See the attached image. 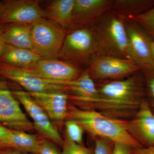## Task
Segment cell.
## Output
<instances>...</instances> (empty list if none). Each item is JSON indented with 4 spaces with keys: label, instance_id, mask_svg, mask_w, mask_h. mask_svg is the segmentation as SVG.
Returning a JSON list of instances; mask_svg holds the SVG:
<instances>
[{
    "label": "cell",
    "instance_id": "obj_1",
    "mask_svg": "<svg viewBox=\"0 0 154 154\" xmlns=\"http://www.w3.org/2000/svg\"><path fill=\"white\" fill-rule=\"evenodd\" d=\"M97 98L83 102L78 107L94 110L119 120L132 119L144 98L143 75L139 72L123 79L96 84Z\"/></svg>",
    "mask_w": 154,
    "mask_h": 154
},
{
    "label": "cell",
    "instance_id": "obj_2",
    "mask_svg": "<svg viewBox=\"0 0 154 154\" xmlns=\"http://www.w3.org/2000/svg\"><path fill=\"white\" fill-rule=\"evenodd\" d=\"M67 119L76 122L93 137L105 139L132 148L143 147L128 131V121L112 118L95 110L81 109L70 103Z\"/></svg>",
    "mask_w": 154,
    "mask_h": 154
},
{
    "label": "cell",
    "instance_id": "obj_3",
    "mask_svg": "<svg viewBox=\"0 0 154 154\" xmlns=\"http://www.w3.org/2000/svg\"><path fill=\"white\" fill-rule=\"evenodd\" d=\"M92 26L98 45V56L113 57L132 60L123 18L108 11Z\"/></svg>",
    "mask_w": 154,
    "mask_h": 154
},
{
    "label": "cell",
    "instance_id": "obj_4",
    "mask_svg": "<svg viewBox=\"0 0 154 154\" xmlns=\"http://www.w3.org/2000/svg\"><path fill=\"white\" fill-rule=\"evenodd\" d=\"M98 57L96 35L93 26L90 25L67 31L57 59L88 67Z\"/></svg>",
    "mask_w": 154,
    "mask_h": 154
},
{
    "label": "cell",
    "instance_id": "obj_5",
    "mask_svg": "<svg viewBox=\"0 0 154 154\" xmlns=\"http://www.w3.org/2000/svg\"><path fill=\"white\" fill-rule=\"evenodd\" d=\"M67 31L55 22L42 18L31 24L33 50L42 58L57 59Z\"/></svg>",
    "mask_w": 154,
    "mask_h": 154
},
{
    "label": "cell",
    "instance_id": "obj_6",
    "mask_svg": "<svg viewBox=\"0 0 154 154\" xmlns=\"http://www.w3.org/2000/svg\"><path fill=\"white\" fill-rule=\"evenodd\" d=\"M141 70L133 61L113 57L96 58L87 69L96 83L123 79Z\"/></svg>",
    "mask_w": 154,
    "mask_h": 154
},
{
    "label": "cell",
    "instance_id": "obj_7",
    "mask_svg": "<svg viewBox=\"0 0 154 154\" xmlns=\"http://www.w3.org/2000/svg\"><path fill=\"white\" fill-rule=\"evenodd\" d=\"M45 18L46 13L38 1L6 0L2 2L0 7V24L31 25Z\"/></svg>",
    "mask_w": 154,
    "mask_h": 154
},
{
    "label": "cell",
    "instance_id": "obj_8",
    "mask_svg": "<svg viewBox=\"0 0 154 154\" xmlns=\"http://www.w3.org/2000/svg\"><path fill=\"white\" fill-rule=\"evenodd\" d=\"M13 94L32 119L34 128L45 139L63 146L64 140L56 125L28 92L17 91L13 92Z\"/></svg>",
    "mask_w": 154,
    "mask_h": 154
},
{
    "label": "cell",
    "instance_id": "obj_9",
    "mask_svg": "<svg viewBox=\"0 0 154 154\" xmlns=\"http://www.w3.org/2000/svg\"><path fill=\"white\" fill-rule=\"evenodd\" d=\"M123 19L132 60L140 67L141 71L154 69L151 48L152 39L137 23L127 18Z\"/></svg>",
    "mask_w": 154,
    "mask_h": 154
},
{
    "label": "cell",
    "instance_id": "obj_10",
    "mask_svg": "<svg viewBox=\"0 0 154 154\" xmlns=\"http://www.w3.org/2000/svg\"><path fill=\"white\" fill-rule=\"evenodd\" d=\"M22 69L52 83L76 79L84 72L79 66L58 59L42 58L32 66Z\"/></svg>",
    "mask_w": 154,
    "mask_h": 154
},
{
    "label": "cell",
    "instance_id": "obj_11",
    "mask_svg": "<svg viewBox=\"0 0 154 154\" xmlns=\"http://www.w3.org/2000/svg\"><path fill=\"white\" fill-rule=\"evenodd\" d=\"M0 124L14 130L30 132L34 129L33 123L21 109L13 92L0 88Z\"/></svg>",
    "mask_w": 154,
    "mask_h": 154
},
{
    "label": "cell",
    "instance_id": "obj_12",
    "mask_svg": "<svg viewBox=\"0 0 154 154\" xmlns=\"http://www.w3.org/2000/svg\"><path fill=\"white\" fill-rule=\"evenodd\" d=\"M0 75L18 83L28 93H67L65 86L31 74L25 70L0 62Z\"/></svg>",
    "mask_w": 154,
    "mask_h": 154
},
{
    "label": "cell",
    "instance_id": "obj_13",
    "mask_svg": "<svg viewBox=\"0 0 154 154\" xmlns=\"http://www.w3.org/2000/svg\"><path fill=\"white\" fill-rule=\"evenodd\" d=\"M127 127L130 134L143 147L154 146V112L146 99L134 117L127 121Z\"/></svg>",
    "mask_w": 154,
    "mask_h": 154
},
{
    "label": "cell",
    "instance_id": "obj_14",
    "mask_svg": "<svg viewBox=\"0 0 154 154\" xmlns=\"http://www.w3.org/2000/svg\"><path fill=\"white\" fill-rule=\"evenodd\" d=\"M46 112L55 125H61L67 118L69 97L67 93H28Z\"/></svg>",
    "mask_w": 154,
    "mask_h": 154
},
{
    "label": "cell",
    "instance_id": "obj_15",
    "mask_svg": "<svg viewBox=\"0 0 154 154\" xmlns=\"http://www.w3.org/2000/svg\"><path fill=\"white\" fill-rule=\"evenodd\" d=\"M113 2V0H75L72 28L94 25L109 11Z\"/></svg>",
    "mask_w": 154,
    "mask_h": 154
},
{
    "label": "cell",
    "instance_id": "obj_16",
    "mask_svg": "<svg viewBox=\"0 0 154 154\" xmlns=\"http://www.w3.org/2000/svg\"><path fill=\"white\" fill-rule=\"evenodd\" d=\"M54 83L66 87L69 94L70 103L75 106L96 99L98 96L96 83L91 78L87 70L84 71L76 79Z\"/></svg>",
    "mask_w": 154,
    "mask_h": 154
},
{
    "label": "cell",
    "instance_id": "obj_17",
    "mask_svg": "<svg viewBox=\"0 0 154 154\" xmlns=\"http://www.w3.org/2000/svg\"><path fill=\"white\" fill-rule=\"evenodd\" d=\"M42 58L32 50L6 44L0 57V62L20 68H26L36 64Z\"/></svg>",
    "mask_w": 154,
    "mask_h": 154
},
{
    "label": "cell",
    "instance_id": "obj_18",
    "mask_svg": "<svg viewBox=\"0 0 154 154\" xmlns=\"http://www.w3.org/2000/svg\"><path fill=\"white\" fill-rule=\"evenodd\" d=\"M75 0H54L47 7L46 18L65 29L73 27V11Z\"/></svg>",
    "mask_w": 154,
    "mask_h": 154
},
{
    "label": "cell",
    "instance_id": "obj_19",
    "mask_svg": "<svg viewBox=\"0 0 154 154\" xmlns=\"http://www.w3.org/2000/svg\"><path fill=\"white\" fill-rule=\"evenodd\" d=\"M4 38L6 44L14 47L33 50L31 40V25H5Z\"/></svg>",
    "mask_w": 154,
    "mask_h": 154
},
{
    "label": "cell",
    "instance_id": "obj_20",
    "mask_svg": "<svg viewBox=\"0 0 154 154\" xmlns=\"http://www.w3.org/2000/svg\"><path fill=\"white\" fill-rule=\"evenodd\" d=\"M154 6V1H113L109 12L123 18L136 16L148 11Z\"/></svg>",
    "mask_w": 154,
    "mask_h": 154
},
{
    "label": "cell",
    "instance_id": "obj_21",
    "mask_svg": "<svg viewBox=\"0 0 154 154\" xmlns=\"http://www.w3.org/2000/svg\"><path fill=\"white\" fill-rule=\"evenodd\" d=\"M41 141L36 134L11 130V146L12 150L37 154Z\"/></svg>",
    "mask_w": 154,
    "mask_h": 154
},
{
    "label": "cell",
    "instance_id": "obj_22",
    "mask_svg": "<svg viewBox=\"0 0 154 154\" xmlns=\"http://www.w3.org/2000/svg\"><path fill=\"white\" fill-rule=\"evenodd\" d=\"M127 19L138 24L154 40V6L144 13Z\"/></svg>",
    "mask_w": 154,
    "mask_h": 154
},
{
    "label": "cell",
    "instance_id": "obj_23",
    "mask_svg": "<svg viewBox=\"0 0 154 154\" xmlns=\"http://www.w3.org/2000/svg\"><path fill=\"white\" fill-rule=\"evenodd\" d=\"M66 138L72 142L83 144V136L85 130L76 122L67 119L65 122Z\"/></svg>",
    "mask_w": 154,
    "mask_h": 154
},
{
    "label": "cell",
    "instance_id": "obj_24",
    "mask_svg": "<svg viewBox=\"0 0 154 154\" xmlns=\"http://www.w3.org/2000/svg\"><path fill=\"white\" fill-rule=\"evenodd\" d=\"M149 105L154 111V69L142 70Z\"/></svg>",
    "mask_w": 154,
    "mask_h": 154
},
{
    "label": "cell",
    "instance_id": "obj_25",
    "mask_svg": "<svg viewBox=\"0 0 154 154\" xmlns=\"http://www.w3.org/2000/svg\"><path fill=\"white\" fill-rule=\"evenodd\" d=\"M62 154H93L90 149L83 144H79L66 138L63 146Z\"/></svg>",
    "mask_w": 154,
    "mask_h": 154
},
{
    "label": "cell",
    "instance_id": "obj_26",
    "mask_svg": "<svg viewBox=\"0 0 154 154\" xmlns=\"http://www.w3.org/2000/svg\"><path fill=\"white\" fill-rule=\"evenodd\" d=\"M94 138L95 143L94 154H112L114 143L102 138Z\"/></svg>",
    "mask_w": 154,
    "mask_h": 154
},
{
    "label": "cell",
    "instance_id": "obj_27",
    "mask_svg": "<svg viewBox=\"0 0 154 154\" xmlns=\"http://www.w3.org/2000/svg\"><path fill=\"white\" fill-rule=\"evenodd\" d=\"M11 129L0 124V153L11 150Z\"/></svg>",
    "mask_w": 154,
    "mask_h": 154
},
{
    "label": "cell",
    "instance_id": "obj_28",
    "mask_svg": "<svg viewBox=\"0 0 154 154\" xmlns=\"http://www.w3.org/2000/svg\"><path fill=\"white\" fill-rule=\"evenodd\" d=\"M37 154H62L53 143L47 140H41Z\"/></svg>",
    "mask_w": 154,
    "mask_h": 154
},
{
    "label": "cell",
    "instance_id": "obj_29",
    "mask_svg": "<svg viewBox=\"0 0 154 154\" xmlns=\"http://www.w3.org/2000/svg\"><path fill=\"white\" fill-rule=\"evenodd\" d=\"M132 149L127 145L114 143L112 154H133Z\"/></svg>",
    "mask_w": 154,
    "mask_h": 154
},
{
    "label": "cell",
    "instance_id": "obj_30",
    "mask_svg": "<svg viewBox=\"0 0 154 154\" xmlns=\"http://www.w3.org/2000/svg\"><path fill=\"white\" fill-rule=\"evenodd\" d=\"M133 154H154V146L132 149Z\"/></svg>",
    "mask_w": 154,
    "mask_h": 154
},
{
    "label": "cell",
    "instance_id": "obj_31",
    "mask_svg": "<svg viewBox=\"0 0 154 154\" xmlns=\"http://www.w3.org/2000/svg\"><path fill=\"white\" fill-rule=\"evenodd\" d=\"M5 27V25L0 24V57H1L2 52L4 46L5 44L4 38V31Z\"/></svg>",
    "mask_w": 154,
    "mask_h": 154
},
{
    "label": "cell",
    "instance_id": "obj_32",
    "mask_svg": "<svg viewBox=\"0 0 154 154\" xmlns=\"http://www.w3.org/2000/svg\"><path fill=\"white\" fill-rule=\"evenodd\" d=\"M0 154H33L27 153L22 152L16 151L11 150V151H7L2 152L0 153Z\"/></svg>",
    "mask_w": 154,
    "mask_h": 154
},
{
    "label": "cell",
    "instance_id": "obj_33",
    "mask_svg": "<svg viewBox=\"0 0 154 154\" xmlns=\"http://www.w3.org/2000/svg\"><path fill=\"white\" fill-rule=\"evenodd\" d=\"M151 48L152 57L153 60L154 62V40H153V39L152 41Z\"/></svg>",
    "mask_w": 154,
    "mask_h": 154
},
{
    "label": "cell",
    "instance_id": "obj_34",
    "mask_svg": "<svg viewBox=\"0 0 154 154\" xmlns=\"http://www.w3.org/2000/svg\"><path fill=\"white\" fill-rule=\"evenodd\" d=\"M2 2H0V7H1V5H2Z\"/></svg>",
    "mask_w": 154,
    "mask_h": 154
}]
</instances>
